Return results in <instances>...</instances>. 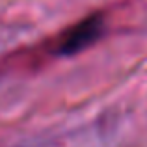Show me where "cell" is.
Listing matches in <instances>:
<instances>
[{
  "mask_svg": "<svg viewBox=\"0 0 147 147\" xmlns=\"http://www.w3.org/2000/svg\"><path fill=\"white\" fill-rule=\"evenodd\" d=\"M102 26H104V15L102 13L90 15V17L78 21L76 24L69 26L65 32H61L60 37L56 39V43H54V50L58 54L78 52L84 47L91 45L100 36Z\"/></svg>",
  "mask_w": 147,
  "mask_h": 147,
  "instance_id": "obj_1",
  "label": "cell"
}]
</instances>
